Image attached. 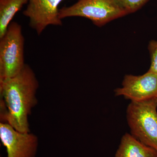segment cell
Wrapping results in <instances>:
<instances>
[{
  "label": "cell",
  "instance_id": "1",
  "mask_svg": "<svg viewBox=\"0 0 157 157\" xmlns=\"http://www.w3.org/2000/svg\"><path fill=\"white\" fill-rule=\"evenodd\" d=\"M39 86L33 70L27 64L17 75L0 82L2 105L6 108L1 116L18 132H30L28 117L37 104Z\"/></svg>",
  "mask_w": 157,
  "mask_h": 157
},
{
  "label": "cell",
  "instance_id": "2",
  "mask_svg": "<svg viewBox=\"0 0 157 157\" xmlns=\"http://www.w3.org/2000/svg\"><path fill=\"white\" fill-rule=\"evenodd\" d=\"M157 98L131 101L127 109L131 134L157 151Z\"/></svg>",
  "mask_w": 157,
  "mask_h": 157
},
{
  "label": "cell",
  "instance_id": "3",
  "mask_svg": "<svg viewBox=\"0 0 157 157\" xmlns=\"http://www.w3.org/2000/svg\"><path fill=\"white\" fill-rule=\"evenodd\" d=\"M127 14L116 0H77L72 6L63 7L59 11L62 20L69 17H84L98 27Z\"/></svg>",
  "mask_w": 157,
  "mask_h": 157
},
{
  "label": "cell",
  "instance_id": "4",
  "mask_svg": "<svg viewBox=\"0 0 157 157\" xmlns=\"http://www.w3.org/2000/svg\"><path fill=\"white\" fill-rule=\"evenodd\" d=\"M24 43L21 25L11 22L0 38V82L15 76L24 67Z\"/></svg>",
  "mask_w": 157,
  "mask_h": 157
},
{
  "label": "cell",
  "instance_id": "5",
  "mask_svg": "<svg viewBox=\"0 0 157 157\" xmlns=\"http://www.w3.org/2000/svg\"><path fill=\"white\" fill-rule=\"evenodd\" d=\"M64 0H29L23 14L27 17L30 26L38 35L49 25L61 26L59 5Z\"/></svg>",
  "mask_w": 157,
  "mask_h": 157
},
{
  "label": "cell",
  "instance_id": "6",
  "mask_svg": "<svg viewBox=\"0 0 157 157\" xmlns=\"http://www.w3.org/2000/svg\"><path fill=\"white\" fill-rule=\"evenodd\" d=\"M0 138L8 157H34L38 145L37 136L30 132H18L6 122L0 124Z\"/></svg>",
  "mask_w": 157,
  "mask_h": 157
},
{
  "label": "cell",
  "instance_id": "7",
  "mask_svg": "<svg viewBox=\"0 0 157 157\" xmlns=\"http://www.w3.org/2000/svg\"><path fill=\"white\" fill-rule=\"evenodd\" d=\"M115 95L123 96L131 101L157 98V74L149 72L143 75H126L122 86L114 90Z\"/></svg>",
  "mask_w": 157,
  "mask_h": 157
},
{
  "label": "cell",
  "instance_id": "8",
  "mask_svg": "<svg viewBox=\"0 0 157 157\" xmlns=\"http://www.w3.org/2000/svg\"><path fill=\"white\" fill-rule=\"evenodd\" d=\"M115 157H157V151L126 133L121 139Z\"/></svg>",
  "mask_w": 157,
  "mask_h": 157
},
{
  "label": "cell",
  "instance_id": "9",
  "mask_svg": "<svg viewBox=\"0 0 157 157\" xmlns=\"http://www.w3.org/2000/svg\"><path fill=\"white\" fill-rule=\"evenodd\" d=\"M29 0H0V38L6 33L14 15Z\"/></svg>",
  "mask_w": 157,
  "mask_h": 157
},
{
  "label": "cell",
  "instance_id": "10",
  "mask_svg": "<svg viewBox=\"0 0 157 157\" xmlns=\"http://www.w3.org/2000/svg\"><path fill=\"white\" fill-rule=\"evenodd\" d=\"M127 11L128 14H132L141 9L148 0H116Z\"/></svg>",
  "mask_w": 157,
  "mask_h": 157
},
{
  "label": "cell",
  "instance_id": "11",
  "mask_svg": "<svg viewBox=\"0 0 157 157\" xmlns=\"http://www.w3.org/2000/svg\"><path fill=\"white\" fill-rule=\"evenodd\" d=\"M148 49L151 58L150 67L148 71L157 74V41H151L149 43Z\"/></svg>",
  "mask_w": 157,
  "mask_h": 157
}]
</instances>
